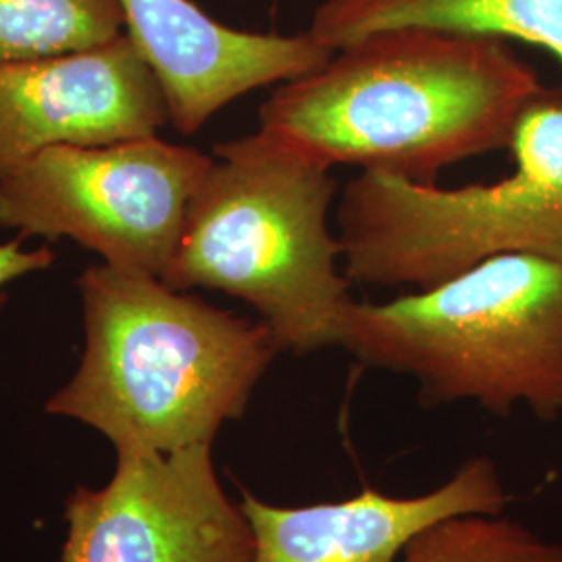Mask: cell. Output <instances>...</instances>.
Masks as SVG:
<instances>
[{
	"label": "cell",
	"mask_w": 562,
	"mask_h": 562,
	"mask_svg": "<svg viewBox=\"0 0 562 562\" xmlns=\"http://www.w3.org/2000/svg\"><path fill=\"white\" fill-rule=\"evenodd\" d=\"M169 121L127 34L99 48L0 65V178L55 146L144 140Z\"/></svg>",
	"instance_id": "obj_8"
},
{
	"label": "cell",
	"mask_w": 562,
	"mask_h": 562,
	"mask_svg": "<svg viewBox=\"0 0 562 562\" xmlns=\"http://www.w3.org/2000/svg\"><path fill=\"white\" fill-rule=\"evenodd\" d=\"M78 285L86 348L46 411L101 431L117 454L213 446L281 355L265 323L159 278L104 262Z\"/></svg>",
	"instance_id": "obj_2"
},
{
	"label": "cell",
	"mask_w": 562,
	"mask_h": 562,
	"mask_svg": "<svg viewBox=\"0 0 562 562\" xmlns=\"http://www.w3.org/2000/svg\"><path fill=\"white\" fill-rule=\"evenodd\" d=\"M63 562H252L255 536L213 446L120 452L111 482L65 504Z\"/></svg>",
	"instance_id": "obj_7"
},
{
	"label": "cell",
	"mask_w": 562,
	"mask_h": 562,
	"mask_svg": "<svg viewBox=\"0 0 562 562\" xmlns=\"http://www.w3.org/2000/svg\"><path fill=\"white\" fill-rule=\"evenodd\" d=\"M515 171L442 188L361 171L341 190L336 223L352 283L427 290L496 255L562 262V90L517 121Z\"/></svg>",
	"instance_id": "obj_5"
},
{
	"label": "cell",
	"mask_w": 562,
	"mask_h": 562,
	"mask_svg": "<svg viewBox=\"0 0 562 562\" xmlns=\"http://www.w3.org/2000/svg\"><path fill=\"white\" fill-rule=\"evenodd\" d=\"M396 27L519 41L561 60L562 0H323L308 32L331 48Z\"/></svg>",
	"instance_id": "obj_11"
},
{
	"label": "cell",
	"mask_w": 562,
	"mask_h": 562,
	"mask_svg": "<svg viewBox=\"0 0 562 562\" xmlns=\"http://www.w3.org/2000/svg\"><path fill=\"white\" fill-rule=\"evenodd\" d=\"M398 562H562V542L503 515L471 513L425 527Z\"/></svg>",
	"instance_id": "obj_13"
},
{
	"label": "cell",
	"mask_w": 562,
	"mask_h": 562,
	"mask_svg": "<svg viewBox=\"0 0 562 562\" xmlns=\"http://www.w3.org/2000/svg\"><path fill=\"white\" fill-rule=\"evenodd\" d=\"M23 238L0 244V306L7 301L4 288L11 281L20 280L27 273H36L55 261V252L48 248L25 250L21 246Z\"/></svg>",
	"instance_id": "obj_14"
},
{
	"label": "cell",
	"mask_w": 562,
	"mask_h": 562,
	"mask_svg": "<svg viewBox=\"0 0 562 562\" xmlns=\"http://www.w3.org/2000/svg\"><path fill=\"white\" fill-rule=\"evenodd\" d=\"M213 161L157 136L55 146L0 178V227L69 238L115 269L162 280Z\"/></svg>",
	"instance_id": "obj_6"
},
{
	"label": "cell",
	"mask_w": 562,
	"mask_h": 562,
	"mask_svg": "<svg viewBox=\"0 0 562 562\" xmlns=\"http://www.w3.org/2000/svg\"><path fill=\"white\" fill-rule=\"evenodd\" d=\"M130 41L155 71L171 125L196 134L223 106L265 86L296 80L336 48L308 30L257 34L209 18L192 0H117Z\"/></svg>",
	"instance_id": "obj_9"
},
{
	"label": "cell",
	"mask_w": 562,
	"mask_h": 562,
	"mask_svg": "<svg viewBox=\"0 0 562 562\" xmlns=\"http://www.w3.org/2000/svg\"><path fill=\"white\" fill-rule=\"evenodd\" d=\"M336 348L417 383L425 408L473 402L562 417V262L496 255L427 290L346 304Z\"/></svg>",
	"instance_id": "obj_3"
},
{
	"label": "cell",
	"mask_w": 562,
	"mask_h": 562,
	"mask_svg": "<svg viewBox=\"0 0 562 562\" xmlns=\"http://www.w3.org/2000/svg\"><path fill=\"white\" fill-rule=\"evenodd\" d=\"M513 496L496 462L471 457L438 487L396 496L364 485L334 503L281 506L241 492L252 527V562H398L431 522L457 515H503Z\"/></svg>",
	"instance_id": "obj_10"
},
{
	"label": "cell",
	"mask_w": 562,
	"mask_h": 562,
	"mask_svg": "<svg viewBox=\"0 0 562 562\" xmlns=\"http://www.w3.org/2000/svg\"><path fill=\"white\" fill-rule=\"evenodd\" d=\"M190 202L180 246L162 281L181 292L217 290L255 308L281 352L336 348L352 301L338 232L331 169L255 134L215 146Z\"/></svg>",
	"instance_id": "obj_4"
},
{
	"label": "cell",
	"mask_w": 562,
	"mask_h": 562,
	"mask_svg": "<svg viewBox=\"0 0 562 562\" xmlns=\"http://www.w3.org/2000/svg\"><path fill=\"white\" fill-rule=\"evenodd\" d=\"M123 27L117 0H0V65L99 48Z\"/></svg>",
	"instance_id": "obj_12"
},
{
	"label": "cell",
	"mask_w": 562,
	"mask_h": 562,
	"mask_svg": "<svg viewBox=\"0 0 562 562\" xmlns=\"http://www.w3.org/2000/svg\"><path fill=\"white\" fill-rule=\"evenodd\" d=\"M508 42L431 27L383 30L262 102L257 138L327 169L355 165L415 183L510 148L542 92Z\"/></svg>",
	"instance_id": "obj_1"
}]
</instances>
